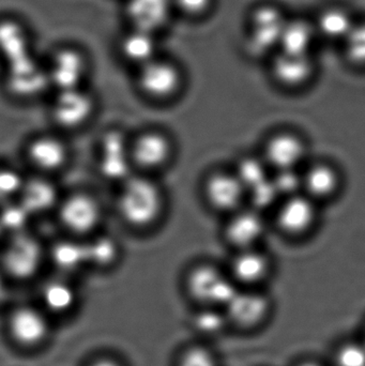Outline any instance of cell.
Returning a JSON list of instances; mask_svg holds the SVG:
<instances>
[{
  "label": "cell",
  "mask_w": 365,
  "mask_h": 366,
  "mask_svg": "<svg viewBox=\"0 0 365 366\" xmlns=\"http://www.w3.org/2000/svg\"><path fill=\"white\" fill-rule=\"evenodd\" d=\"M115 206L126 227L134 232H149L164 217L166 195L154 176L133 173L118 184Z\"/></svg>",
  "instance_id": "1"
},
{
  "label": "cell",
  "mask_w": 365,
  "mask_h": 366,
  "mask_svg": "<svg viewBox=\"0 0 365 366\" xmlns=\"http://www.w3.org/2000/svg\"><path fill=\"white\" fill-rule=\"evenodd\" d=\"M47 264V245L31 230L6 237L0 249V271L17 282L36 279Z\"/></svg>",
  "instance_id": "2"
},
{
  "label": "cell",
  "mask_w": 365,
  "mask_h": 366,
  "mask_svg": "<svg viewBox=\"0 0 365 366\" xmlns=\"http://www.w3.org/2000/svg\"><path fill=\"white\" fill-rule=\"evenodd\" d=\"M54 214L60 227L71 238L87 240L102 232L104 207L91 192L77 189L62 195Z\"/></svg>",
  "instance_id": "3"
},
{
  "label": "cell",
  "mask_w": 365,
  "mask_h": 366,
  "mask_svg": "<svg viewBox=\"0 0 365 366\" xmlns=\"http://www.w3.org/2000/svg\"><path fill=\"white\" fill-rule=\"evenodd\" d=\"M175 154L173 137L162 129H144L130 137V156L135 173L154 176L171 164Z\"/></svg>",
  "instance_id": "4"
},
{
  "label": "cell",
  "mask_w": 365,
  "mask_h": 366,
  "mask_svg": "<svg viewBox=\"0 0 365 366\" xmlns=\"http://www.w3.org/2000/svg\"><path fill=\"white\" fill-rule=\"evenodd\" d=\"M184 284L189 295L206 305L226 307L239 290L226 268L206 262L189 269Z\"/></svg>",
  "instance_id": "5"
},
{
  "label": "cell",
  "mask_w": 365,
  "mask_h": 366,
  "mask_svg": "<svg viewBox=\"0 0 365 366\" xmlns=\"http://www.w3.org/2000/svg\"><path fill=\"white\" fill-rule=\"evenodd\" d=\"M136 70L137 90L151 102H171L184 89V72L171 60L158 57Z\"/></svg>",
  "instance_id": "6"
},
{
  "label": "cell",
  "mask_w": 365,
  "mask_h": 366,
  "mask_svg": "<svg viewBox=\"0 0 365 366\" xmlns=\"http://www.w3.org/2000/svg\"><path fill=\"white\" fill-rule=\"evenodd\" d=\"M98 109L96 97L86 87L56 92L51 101V119L62 132L81 130L91 122Z\"/></svg>",
  "instance_id": "7"
},
{
  "label": "cell",
  "mask_w": 365,
  "mask_h": 366,
  "mask_svg": "<svg viewBox=\"0 0 365 366\" xmlns=\"http://www.w3.org/2000/svg\"><path fill=\"white\" fill-rule=\"evenodd\" d=\"M24 156L34 174L54 178L68 167L71 148L61 134L41 133L26 143Z\"/></svg>",
  "instance_id": "8"
},
{
  "label": "cell",
  "mask_w": 365,
  "mask_h": 366,
  "mask_svg": "<svg viewBox=\"0 0 365 366\" xmlns=\"http://www.w3.org/2000/svg\"><path fill=\"white\" fill-rule=\"evenodd\" d=\"M201 195L208 208L229 217L246 206L248 192L233 169H214L201 183Z\"/></svg>",
  "instance_id": "9"
},
{
  "label": "cell",
  "mask_w": 365,
  "mask_h": 366,
  "mask_svg": "<svg viewBox=\"0 0 365 366\" xmlns=\"http://www.w3.org/2000/svg\"><path fill=\"white\" fill-rule=\"evenodd\" d=\"M279 232L291 239H304L314 232L319 221V204L304 193L283 198L274 211Z\"/></svg>",
  "instance_id": "10"
},
{
  "label": "cell",
  "mask_w": 365,
  "mask_h": 366,
  "mask_svg": "<svg viewBox=\"0 0 365 366\" xmlns=\"http://www.w3.org/2000/svg\"><path fill=\"white\" fill-rule=\"evenodd\" d=\"M308 143L299 133L281 130L272 133L264 143L261 158L270 171L301 169L308 163Z\"/></svg>",
  "instance_id": "11"
},
{
  "label": "cell",
  "mask_w": 365,
  "mask_h": 366,
  "mask_svg": "<svg viewBox=\"0 0 365 366\" xmlns=\"http://www.w3.org/2000/svg\"><path fill=\"white\" fill-rule=\"evenodd\" d=\"M265 214L246 206L225 219L223 238L234 251L261 247L267 234Z\"/></svg>",
  "instance_id": "12"
},
{
  "label": "cell",
  "mask_w": 365,
  "mask_h": 366,
  "mask_svg": "<svg viewBox=\"0 0 365 366\" xmlns=\"http://www.w3.org/2000/svg\"><path fill=\"white\" fill-rule=\"evenodd\" d=\"M6 88L15 98L31 100L51 86L46 66L40 64L34 54L6 64Z\"/></svg>",
  "instance_id": "13"
},
{
  "label": "cell",
  "mask_w": 365,
  "mask_h": 366,
  "mask_svg": "<svg viewBox=\"0 0 365 366\" xmlns=\"http://www.w3.org/2000/svg\"><path fill=\"white\" fill-rule=\"evenodd\" d=\"M98 167L102 177L117 184L135 173L130 156V137L119 130L106 131L99 144Z\"/></svg>",
  "instance_id": "14"
},
{
  "label": "cell",
  "mask_w": 365,
  "mask_h": 366,
  "mask_svg": "<svg viewBox=\"0 0 365 366\" xmlns=\"http://www.w3.org/2000/svg\"><path fill=\"white\" fill-rule=\"evenodd\" d=\"M229 277L238 288L259 290L274 271V262L261 247L234 252L226 267Z\"/></svg>",
  "instance_id": "15"
},
{
  "label": "cell",
  "mask_w": 365,
  "mask_h": 366,
  "mask_svg": "<svg viewBox=\"0 0 365 366\" xmlns=\"http://www.w3.org/2000/svg\"><path fill=\"white\" fill-rule=\"evenodd\" d=\"M46 68L51 86L60 92L85 87L89 61L81 49L64 46L55 51Z\"/></svg>",
  "instance_id": "16"
},
{
  "label": "cell",
  "mask_w": 365,
  "mask_h": 366,
  "mask_svg": "<svg viewBox=\"0 0 365 366\" xmlns=\"http://www.w3.org/2000/svg\"><path fill=\"white\" fill-rule=\"evenodd\" d=\"M302 193L321 206L334 199L343 187L340 169L328 161L308 162L301 169Z\"/></svg>",
  "instance_id": "17"
},
{
  "label": "cell",
  "mask_w": 365,
  "mask_h": 366,
  "mask_svg": "<svg viewBox=\"0 0 365 366\" xmlns=\"http://www.w3.org/2000/svg\"><path fill=\"white\" fill-rule=\"evenodd\" d=\"M62 194L54 182V178L34 175L26 177L17 202L27 210L32 217L54 214Z\"/></svg>",
  "instance_id": "18"
},
{
  "label": "cell",
  "mask_w": 365,
  "mask_h": 366,
  "mask_svg": "<svg viewBox=\"0 0 365 366\" xmlns=\"http://www.w3.org/2000/svg\"><path fill=\"white\" fill-rule=\"evenodd\" d=\"M227 317L240 328L249 329L261 325L270 312V300L259 290L239 288L229 305Z\"/></svg>",
  "instance_id": "19"
},
{
  "label": "cell",
  "mask_w": 365,
  "mask_h": 366,
  "mask_svg": "<svg viewBox=\"0 0 365 366\" xmlns=\"http://www.w3.org/2000/svg\"><path fill=\"white\" fill-rule=\"evenodd\" d=\"M175 13L173 0H126V15L131 28L156 34Z\"/></svg>",
  "instance_id": "20"
},
{
  "label": "cell",
  "mask_w": 365,
  "mask_h": 366,
  "mask_svg": "<svg viewBox=\"0 0 365 366\" xmlns=\"http://www.w3.org/2000/svg\"><path fill=\"white\" fill-rule=\"evenodd\" d=\"M286 21L282 13L274 6H264L257 10L249 43L251 51L264 54L279 47Z\"/></svg>",
  "instance_id": "21"
},
{
  "label": "cell",
  "mask_w": 365,
  "mask_h": 366,
  "mask_svg": "<svg viewBox=\"0 0 365 366\" xmlns=\"http://www.w3.org/2000/svg\"><path fill=\"white\" fill-rule=\"evenodd\" d=\"M274 75L276 81L289 89L306 85L314 72L311 55L280 53L274 60Z\"/></svg>",
  "instance_id": "22"
},
{
  "label": "cell",
  "mask_w": 365,
  "mask_h": 366,
  "mask_svg": "<svg viewBox=\"0 0 365 366\" xmlns=\"http://www.w3.org/2000/svg\"><path fill=\"white\" fill-rule=\"evenodd\" d=\"M121 57L139 69L158 58L156 34L131 28L119 42Z\"/></svg>",
  "instance_id": "23"
},
{
  "label": "cell",
  "mask_w": 365,
  "mask_h": 366,
  "mask_svg": "<svg viewBox=\"0 0 365 366\" xmlns=\"http://www.w3.org/2000/svg\"><path fill=\"white\" fill-rule=\"evenodd\" d=\"M32 55L31 40L27 28L14 19H0V56L11 64Z\"/></svg>",
  "instance_id": "24"
},
{
  "label": "cell",
  "mask_w": 365,
  "mask_h": 366,
  "mask_svg": "<svg viewBox=\"0 0 365 366\" xmlns=\"http://www.w3.org/2000/svg\"><path fill=\"white\" fill-rule=\"evenodd\" d=\"M47 262L64 275L83 270L87 267L84 241L66 236L47 245Z\"/></svg>",
  "instance_id": "25"
},
{
  "label": "cell",
  "mask_w": 365,
  "mask_h": 366,
  "mask_svg": "<svg viewBox=\"0 0 365 366\" xmlns=\"http://www.w3.org/2000/svg\"><path fill=\"white\" fill-rule=\"evenodd\" d=\"M86 266L98 271H109L121 257V247L111 234L100 232L84 240Z\"/></svg>",
  "instance_id": "26"
},
{
  "label": "cell",
  "mask_w": 365,
  "mask_h": 366,
  "mask_svg": "<svg viewBox=\"0 0 365 366\" xmlns=\"http://www.w3.org/2000/svg\"><path fill=\"white\" fill-rule=\"evenodd\" d=\"M9 325L14 339L25 345L38 343L46 335V322L42 314L34 307H24L15 310Z\"/></svg>",
  "instance_id": "27"
},
{
  "label": "cell",
  "mask_w": 365,
  "mask_h": 366,
  "mask_svg": "<svg viewBox=\"0 0 365 366\" xmlns=\"http://www.w3.org/2000/svg\"><path fill=\"white\" fill-rule=\"evenodd\" d=\"M316 34V28L309 21L304 19L287 21L279 45L281 53L311 55L310 49Z\"/></svg>",
  "instance_id": "28"
},
{
  "label": "cell",
  "mask_w": 365,
  "mask_h": 366,
  "mask_svg": "<svg viewBox=\"0 0 365 366\" xmlns=\"http://www.w3.org/2000/svg\"><path fill=\"white\" fill-rule=\"evenodd\" d=\"M233 171L246 187V192L267 182L271 177V171L261 154L242 157L236 163Z\"/></svg>",
  "instance_id": "29"
},
{
  "label": "cell",
  "mask_w": 365,
  "mask_h": 366,
  "mask_svg": "<svg viewBox=\"0 0 365 366\" xmlns=\"http://www.w3.org/2000/svg\"><path fill=\"white\" fill-rule=\"evenodd\" d=\"M42 299L51 311L61 313L73 307L76 294L73 286L64 279H55L47 282L42 288Z\"/></svg>",
  "instance_id": "30"
},
{
  "label": "cell",
  "mask_w": 365,
  "mask_h": 366,
  "mask_svg": "<svg viewBox=\"0 0 365 366\" xmlns=\"http://www.w3.org/2000/svg\"><path fill=\"white\" fill-rule=\"evenodd\" d=\"M355 24L346 11L341 9H330L321 15L319 23L315 26L317 34L332 40L342 39L343 41L349 36Z\"/></svg>",
  "instance_id": "31"
},
{
  "label": "cell",
  "mask_w": 365,
  "mask_h": 366,
  "mask_svg": "<svg viewBox=\"0 0 365 366\" xmlns=\"http://www.w3.org/2000/svg\"><path fill=\"white\" fill-rule=\"evenodd\" d=\"M32 219L34 217L17 200L0 207V230L6 237L30 230Z\"/></svg>",
  "instance_id": "32"
},
{
  "label": "cell",
  "mask_w": 365,
  "mask_h": 366,
  "mask_svg": "<svg viewBox=\"0 0 365 366\" xmlns=\"http://www.w3.org/2000/svg\"><path fill=\"white\" fill-rule=\"evenodd\" d=\"M280 202V195H279L278 191H276L274 183L271 182V177H270L267 182L257 185L254 189L248 192L246 206L266 214V212L269 210L274 212V209L276 208Z\"/></svg>",
  "instance_id": "33"
},
{
  "label": "cell",
  "mask_w": 365,
  "mask_h": 366,
  "mask_svg": "<svg viewBox=\"0 0 365 366\" xmlns=\"http://www.w3.org/2000/svg\"><path fill=\"white\" fill-rule=\"evenodd\" d=\"M26 176L8 165H0V207L19 198Z\"/></svg>",
  "instance_id": "34"
},
{
  "label": "cell",
  "mask_w": 365,
  "mask_h": 366,
  "mask_svg": "<svg viewBox=\"0 0 365 366\" xmlns=\"http://www.w3.org/2000/svg\"><path fill=\"white\" fill-rule=\"evenodd\" d=\"M301 169L272 172L271 182L278 191L281 200L302 193Z\"/></svg>",
  "instance_id": "35"
},
{
  "label": "cell",
  "mask_w": 365,
  "mask_h": 366,
  "mask_svg": "<svg viewBox=\"0 0 365 366\" xmlns=\"http://www.w3.org/2000/svg\"><path fill=\"white\" fill-rule=\"evenodd\" d=\"M344 42L349 59L357 64H365V23L355 24Z\"/></svg>",
  "instance_id": "36"
},
{
  "label": "cell",
  "mask_w": 365,
  "mask_h": 366,
  "mask_svg": "<svg viewBox=\"0 0 365 366\" xmlns=\"http://www.w3.org/2000/svg\"><path fill=\"white\" fill-rule=\"evenodd\" d=\"M336 366H365L364 343H346L336 354Z\"/></svg>",
  "instance_id": "37"
},
{
  "label": "cell",
  "mask_w": 365,
  "mask_h": 366,
  "mask_svg": "<svg viewBox=\"0 0 365 366\" xmlns=\"http://www.w3.org/2000/svg\"><path fill=\"white\" fill-rule=\"evenodd\" d=\"M214 0H173L175 12L188 17H199L211 8Z\"/></svg>",
  "instance_id": "38"
},
{
  "label": "cell",
  "mask_w": 365,
  "mask_h": 366,
  "mask_svg": "<svg viewBox=\"0 0 365 366\" xmlns=\"http://www.w3.org/2000/svg\"><path fill=\"white\" fill-rule=\"evenodd\" d=\"M224 325V317L216 311H206L196 318V326L203 332H216Z\"/></svg>",
  "instance_id": "39"
},
{
  "label": "cell",
  "mask_w": 365,
  "mask_h": 366,
  "mask_svg": "<svg viewBox=\"0 0 365 366\" xmlns=\"http://www.w3.org/2000/svg\"><path fill=\"white\" fill-rule=\"evenodd\" d=\"M180 366H216V361L207 350L195 348L186 352Z\"/></svg>",
  "instance_id": "40"
},
{
  "label": "cell",
  "mask_w": 365,
  "mask_h": 366,
  "mask_svg": "<svg viewBox=\"0 0 365 366\" xmlns=\"http://www.w3.org/2000/svg\"><path fill=\"white\" fill-rule=\"evenodd\" d=\"M92 366H118L117 365H115V363L111 362V361H99V362L94 363Z\"/></svg>",
  "instance_id": "41"
},
{
  "label": "cell",
  "mask_w": 365,
  "mask_h": 366,
  "mask_svg": "<svg viewBox=\"0 0 365 366\" xmlns=\"http://www.w3.org/2000/svg\"><path fill=\"white\" fill-rule=\"evenodd\" d=\"M4 273L0 271V298H1L2 290H4V284H2V282H4Z\"/></svg>",
  "instance_id": "42"
},
{
  "label": "cell",
  "mask_w": 365,
  "mask_h": 366,
  "mask_svg": "<svg viewBox=\"0 0 365 366\" xmlns=\"http://www.w3.org/2000/svg\"><path fill=\"white\" fill-rule=\"evenodd\" d=\"M297 366H321L319 363L312 362V361H306V362L300 363Z\"/></svg>",
  "instance_id": "43"
},
{
  "label": "cell",
  "mask_w": 365,
  "mask_h": 366,
  "mask_svg": "<svg viewBox=\"0 0 365 366\" xmlns=\"http://www.w3.org/2000/svg\"><path fill=\"white\" fill-rule=\"evenodd\" d=\"M364 345H365V335H364Z\"/></svg>",
  "instance_id": "44"
}]
</instances>
